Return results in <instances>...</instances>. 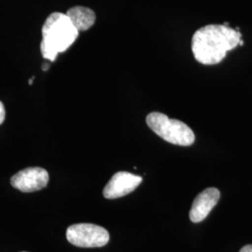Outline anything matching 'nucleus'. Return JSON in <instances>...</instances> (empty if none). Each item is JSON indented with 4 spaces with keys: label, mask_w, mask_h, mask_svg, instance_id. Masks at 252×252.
<instances>
[{
    "label": "nucleus",
    "mask_w": 252,
    "mask_h": 252,
    "mask_svg": "<svg viewBox=\"0 0 252 252\" xmlns=\"http://www.w3.org/2000/svg\"><path fill=\"white\" fill-rule=\"evenodd\" d=\"M49 67H50V63H43V65H42V70H44V71H47V70L49 69Z\"/></svg>",
    "instance_id": "obj_11"
},
{
    "label": "nucleus",
    "mask_w": 252,
    "mask_h": 252,
    "mask_svg": "<svg viewBox=\"0 0 252 252\" xmlns=\"http://www.w3.org/2000/svg\"><path fill=\"white\" fill-rule=\"evenodd\" d=\"M239 252H252V245L245 246Z\"/></svg>",
    "instance_id": "obj_10"
},
{
    "label": "nucleus",
    "mask_w": 252,
    "mask_h": 252,
    "mask_svg": "<svg viewBox=\"0 0 252 252\" xmlns=\"http://www.w3.org/2000/svg\"><path fill=\"white\" fill-rule=\"evenodd\" d=\"M143 179L129 172H118L112 176L104 188L103 195L107 199H116L126 196L135 190Z\"/></svg>",
    "instance_id": "obj_6"
},
{
    "label": "nucleus",
    "mask_w": 252,
    "mask_h": 252,
    "mask_svg": "<svg viewBox=\"0 0 252 252\" xmlns=\"http://www.w3.org/2000/svg\"><path fill=\"white\" fill-rule=\"evenodd\" d=\"M66 239L76 247L100 248L108 243L109 234L101 226L92 223H78L67 228Z\"/></svg>",
    "instance_id": "obj_4"
},
{
    "label": "nucleus",
    "mask_w": 252,
    "mask_h": 252,
    "mask_svg": "<svg viewBox=\"0 0 252 252\" xmlns=\"http://www.w3.org/2000/svg\"><path fill=\"white\" fill-rule=\"evenodd\" d=\"M220 197V192L216 188H207L195 197L189 210V220L192 222L204 220Z\"/></svg>",
    "instance_id": "obj_7"
},
{
    "label": "nucleus",
    "mask_w": 252,
    "mask_h": 252,
    "mask_svg": "<svg viewBox=\"0 0 252 252\" xmlns=\"http://www.w3.org/2000/svg\"><path fill=\"white\" fill-rule=\"evenodd\" d=\"M78 36L79 31L66 14L62 12L52 13L42 27V41L40 44L42 56L54 62L58 54L65 52L75 42Z\"/></svg>",
    "instance_id": "obj_2"
},
{
    "label": "nucleus",
    "mask_w": 252,
    "mask_h": 252,
    "mask_svg": "<svg viewBox=\"0 0 252 252\" xmlns=\"http://www.w3.org/2000/svg\"><path fill=\"white\" fill-rule=\"evenodd\" d=\"M241 33L226 25L201 27L191 38L194 58L203 64H216L225 58L229 51L239 45Z\"/></svg>",
    "instance_id": "obj_1"
},
{
    "label": "nucleus",
    "mask_w": 252,
    "mask_h": 252,
    "mask_svg": "<svg viewBox=\"0 0 252 252\" xmlns=\"http://www.w3.org/2000/svg\"><path fill=\"white\" fill-rule=\"evenodd\" d=\"M146 123L156 135L171 144L190 146L195 140L192 130L186 124L170 119L161 112L150 113L146 118Z\"/></svg>",
    "instance_id": "obj_3"
},
{
    "label": "nucleus",
    "mask_w": 252,
    "mask_h": 252,
    "mask_svg": "<svg viewBox=\"0 0 252 252\" xmlns=\"http://www.w3.org/2000/svg\"><path fill=\"white\" fill-rule=\"evenodd\" d=\"M65 14L70 19L73 26L79 32L90 29L94 25L96 19L94 10L81 6L73 7L68 9Z\"/></svg>",
    "instance_id": "obj_8"
},
{
    "label": "nucleus",
    "mask_w": 252,
    "mask_h": 252,
    "mask_svg": "<svg viewBox=\"0 0 252 252\" xmlns=\"http://www.w3.org/2000/svg\"><path fill=\"white\" fill-rule=\"evenodd\" d=\"M49 182V174L41 167H29L15 174L10 183L23 192H33L44 189Z\"/></svg>",
    "instance_id": "obj_5"
},
{
    "label": "nucleus",
    "mask_w": 252,
    "mask_h": 252,
    "mask_svg": "<svg viewBox=\"0 0 252 252\" xmlns=\"http://www.w3.org/2000/svg\"><path fill=\"white\" fill-rule=\"evenodd\" d=\"M6 116V111H5V107L3 105V103L0 101V125L3 124L4 120Z\"/></svg>",
    "instance_id": "obj_9"
},
{
    "label": "nucleus",
    "mask_w": 252,
    "mask_h": 252,
    "mask_svg": "<svg viewBox=\"0 0 252 252\" xmlns=\"http://www.w3.org/2000/svg\"></svg>",
    "instance_id": "obj_12"
}]
</instances>
